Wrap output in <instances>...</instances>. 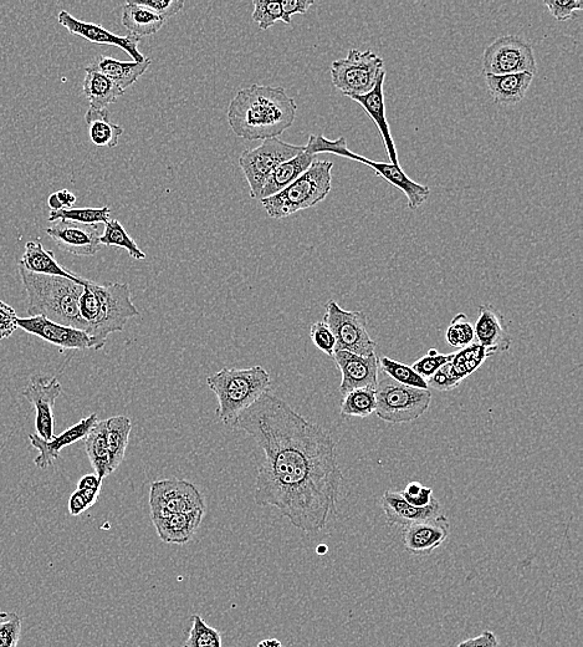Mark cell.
<instances>
[{"label": "cell", "instance_id": "cell-1", "mask_svg": "<svg viewBox=\"0 0 583 647\" xmlns=\"http://www.w3.org/2000/svg\"><path fill=\"white\" fill-rule=\"evenodd\" d=\"M233 427L247 432L265 453L255 482V503L279 509L300 531L324 529L336 512L344 478L330 433L270 392Z\"/></svg>", "mask_w": 583, "mask_h": 647}, {"label": "cell", "instance_id": "cell-2", "mask_svg": "<svg viewBox=\"0 0 583 647\" xmlns=\"http://www.w3.org/2000/svg\"><path fill=\"white\" fill-rule=\"evenodd\" d=\"M295 100L284 88L254 84L239 90L228 109L230 129L248 141L278 139L296 117Z\"/></svg>", "mask_w": 583, "mask_h": 647}, {"label": "cell", "instance_id": "cell-3", "mask_svg": "<svg viewBox=\"0 0 583 647\" xmlns=\"http://www.w3.org/2000/svg\"><path fill=\"white\" fill-rule=\"evenodd\" d=\"M79 312L94 350L104 349L111 334L124 331L127 322L140 315L132 302L129 284H97L88 279L79 300Z\"/></svg>", "mask_w": 583, "mask_h": 647}, {"label": "cell", "instance_id": "cell-4", "mask_svg": "<svg viewBox=\"0 0 583 647\" xmlns=\"http://www.w3.org/2000/svg\"><path fill=\"white\" fill-rule=\"evenodd\" d=\"M19 275L28 295L30 317L40 315L51 322L71 326L86 333L88 328L79 312V300L84 284L66 278L29 273L22 267H19Z\"/></svg>", "mask_w": 583, "mask_h": 647}, {"label": "cell", "instance_id": "cell-5", "mask_svg": "<svg viewBox=\"0 0 583 647\" xmlns=\"http://www.w3.org/2000/svg\"><path fill=\"white\" fill-rule=\"evenodd\" d=\"M217 396V417L224 425L234 426L238 417L269 392L270 375L262 366L249 369H222L207 379Z\"/></svg>", "mask_w": 583, "mask_h": 647}, {"label": "cell", "instance_id": "cell-6", "mask_svg": "<svg viewBox=\"0 0 583 647\" xmlns=\"http://www.w3.org/2000/svg\"><path fill=\"white\" fill-rule=\"evenodd\" d=\"M332 167L334 163L330 161H315L285 190L260 201L264 210L271 218L283 219L319 205L331 192Z\"/></svg>", "mask_w": 583, "mask_h": 647}, {"label": "cell", "instance_id": "cell-7", "mask_svg": "<svg viewBox=\"0 0 583 647\" xmlns=\"http://www.w3.org/2000/svg\"><path fill=\"white\" fill-rule=\"evenodd\" d=\"M305 151L314 156L319 154H332L346 157V159L370 166L376 172L377 176L382 177L383 180L391 183L392 186H395L406 195L409 210L417 211L418 208H421L427 202L429 196H431V188L411 180L404 173L401 166H395L392 163L386 162H376L352 152L347 147L345 137H340L339 140L332 141L326 139L324 135H310L308 144L305 146Z\"/></svg>", "mask_w": 583, "mask_h": 647}, {"label": "cell", "instance_id": "cell-8", "mask_svg": "<svg viewBox=\"0 0 583 647\" xmlns=\"http://www.w3.org/2000/svg\"><path fill=\"white\" fill-rule=\"evenodd\" d=\"M376 415L388 424H407L426 414L432 392L400 384L386 375L376 387Z\"/></svg>", "mask_w": 583, "mask_h": 647}, {"label": "cell", "instance_id": "cell-9", "mask_svg": "<svg viewBox=\"0 0 583 647\" xmlns=\"http://www.w3.org/2000/svg\"><path fill=\"white\" fill-rule=\"evenodd\" d=\"M385 71V61L372 50L351 49L346 59L331 64V79L337 90L351 98L371 93Z\"/></svg>", "mask_w": 583, "mask_h": 647}, {"label": "cell", "instance_id": "cell-10", "mask_svg": "<svg viewBox=\"0 0 583 647\" xmlns=\"http://www.w3.org/2000/svg\"><path fill=\"white\" fill-rule=\"evenodd\" d=\"M305 146L286 144L279 139L264 140L255 149L245 150L240 156L239 166L247 178L250 197L259 200L265 183L275 168L304 152Z\"/></svg>", "mask_w": 583, "mask_h": 647}, {"label": "cell", "instance_id": "cell-11", "mask_svg": "<svg viewBox=\"0 0 583 647\" xmlns=\"http://www.w3.org/2000/svg\"><path fill=\"white\" fill-rule=\"evenodd\" d=\"M324 320L335 335L336 350L349 351L359 356L376 354V343L367 331V315L361 310L342 309L335 300L326 304ZM335 350V351H336Z\"/></svg>", "mask_w": 583, "mask_h": 647}, {"label": "cell", "instance_id": "cell-12", "mask_svg": "<svg viewBox=\"0 0 583 647\" xmlns=\"http://www.w3.org/2000/svg\"><path fill=\"white\" fill-rule=\"evenodd\" d=\"M484 75H510L538 73L534 49L531 44L516 35L494 40L483 55Z\"/></svg>", "mask_w": 583, "mask_h": 647}, {"label": "cell", "instance_id": "cell-13", "mask_svg": "<svg viewBox=\"0 0 583 647\" xmlns=\"http://www.w3.org/2000/svg\"><path fill=\"white\" fill-rule=\"evenodd\" d=\"M151 518L206 509V502L193 483L178 478L153 482L150 488Z\"/></svg>", "mask_w": 583, "mask_h": 647}, {"label": "cell", "instance_id": "cell-14", "mask_svg": "<svg viewBox=\"0 0 583 647\" xmlns=\"http://www.w3.org/2000/svg\"><path fill=\"white\" fill-rule=\"evenodd\" d=\"M61 391H63V386L58 379L34 376L30 385L23 392L25 399L32 402L35 407L37 435L45 441H51L54 438V407Z\"/></svg>", "mask_w": 583, "mask_h": 647}, {"label": "cell", "instance_id": "cell-15", "mask_svg": "<svg viewBox=\"0 0 583 647\" xmlns=\"http://www.w3.org/2000/svg\"><path fill=\"white\" fill-rule=\"evenodd\" d=\"M46 234L63 249L78 257H94L100 251L101 243L97 224H81L58 221L46 228Z\"/></svg>", "mask_w": 583, "mask_h": 647}, {"label": "cell", "instance_id": "cell-16", "mask_svg": "<svg viewBox=\"0 0 583 647\" xmlns=\"http://www.w3.org/2000/svg\"><path fill=\"white\" fill-rule=\"evenodd\" d=\"M18 328L61 349L86 350L94 348L90 335L85 331L51 322L40 315L18 318Z\"/></svg>", "mask_w": 583, "mask_h": 647}, {"label": "cell", "instance_id": "cell-17", "mask_svg": "<svg viewBox=\"0 0 583 647\" xmlns=\"http://www.w3.org/2000/svg\"><path fill=\"white\" fill-rule=\"evenodd\" d=\"M332 359L335 360L341 371L342 380L340 391L342 395L349 394L356 389L376 390L378 384V358L377 355L359 356L349 351L336 350Z\"/></svg>", "mask_w": 583, "mask_h": 647}, {"label": "cell", "instance_id": "cell-18", "mask_svg": "<svg viewBox=\"0 0 583 647\" xmlns=\"http://www.w3.org/2000/svg\"><path fill=\"white\" fill-rule=\"evenodd\" d=\"M59 24L69 30L70 34L79 35V37L88 40L90 43L100 45H114V47L121 48L129 54L135 63H142L145 61V55L138 50V43L141 39L134 37V35H126L120 37L109 30L102 28L99 24L85 23L73 17V15L61 10L58 15Z\"/></svg>", "mask_w": 583, "mask_h": 647}, {"label": "cell", "instance_id": "cell-19", "mask_svg": "<svg viewBox=\"0 0 583 647\" xmlns=\"http://www.w3.org/2000/svg\"><path fill=\"white\" fill-rule=\"evenodd\" d=\"M450 534L448 518L442 514L428 521L409 524L404 527V549L413 555H429L446 542Z\"/></svg>", "mask_w": 583, "mask_h": 647}, {"label": "cell", "instance_id": "cell-20", "mask_svg": "<svg viewBox=\"0 0 583 647\" xmlns=\"http://www.w3.org/2000/svg\"><path fill=\"white\" fill-rule=\"evenodd\" d=\"M97 421H99V417L96 414H91L85 417V419L80 420L78 424L71 426L70 429L64 431L61 435L54 436L51 441H45L37 433H32L29 436L30 443L40 452V455L34 460L35 466L40 468V470H46V468L53 466L54 462L60 457L61 450L84 440L92 427L96 425Z\"/></svg>", "mask_w": 583, "mask_h": 647}, {"label": "cell", "instance_id": "cell-21", "mask_svg": "<svg viewBox=\"0 0 583 647\" xmlns=\"http://www.w3.org/2000/svg\"><path fill=\"white\" fill-rule=\"evenodd\" d=\"M474 343L484 346L493 355L508 351L511 338L503 315L492 304L479 307V317L474 326Z\"/></svg>", "mask_w": 583, "mask_h": 647}, {"label": "cell", "instance_id": "cell-22", "mask_svg": "<svg viewBox=\"0 0 583 647\" xmlns=\"http://www.w3.org/2000/svg\"><path fill=\"white\" fill-rule=\"evenodd\" d=\"M382 507L388 523L393 526L407 527L409 524L428 521L443 514L437 499H434L428 507L417 508L406 502L401 492H385L382 497Z\"/></svg>", "mask_w": 583, "mask_h": 647}, {"label": "cell", "instance_id": "cell-23", "mask_svg": "<svg viewBox=\"0 0 583 647\" xmlns=\"http://www.w3.org/2000/svg\"><path fill=\"white\" fill-rule=\"evenodd\" d=\"M386 71L382 73L380 78H378L375 88L366 95L362 96H351L350 99L356 101L357 104H360L370 115L373 122L378 127V130L381 132L383 145H385L387 150V155L390 157L392 165L401 166L400 161H398V155L395 145V140L392 139L391 127L388 125L386 117V104H385V95H383V85H385Z\"/></svg>", "mask_w": 583, "mask_h": 647}, {"label": "cell", "instance_id": "cell-24", "mask_svg": "<svg viewBox=\"0 0 583 647\" xmlns=\"http://www.w3.org/2000/svg\"><path fill=\"white\" fill-rule=\"evenodd\" d=\"M206 509L173 516L152 518L158 537L167 544H186L194 537L201 526Z\"/></svg>", "mask_w": 583, "mask_h": 647}, {"label": "cell", "instance_id": "cell-25", "mask_svg": "<svg viewBox=\"0 0 583 647\" xmlns=\"http://www.w3.org/2000/svg\"><path fill=\"white\" fill-rule=\"evenodd\" d=\"M151 64L152 60L148 58L142 63H135V61H120L112 59L110 56L100 55L92 60L86 69L105 75L106 78L114 81L122 91H125L146 73Z\"/></svg>", "mask_w": 583, "mask_h": 647}, {"label": "cell", "instance_id": "cell-26", "mask_svg": "<svg viewBox=\"0 0 583 647\" xmlns=\"http://www.w3.org/2000/svg\"><path fill=\"white\" fill-rule=\"evenodd\" d=\"M19 267L33 274L66 278L80 284L85 282V279L60 266L56 261L55 254L51 251H46L40 241H30L25 244V252L19 261Z\"/></svg>", "mask_w": 583, "mask_h": 647}, {"label": "cell", "instance_id": "cell-27", "mask_svg": "<svg viewBox=\"0 0 583 647\" xmlns=\"http://www.w3.org/2000/svg\"><path fill=\"white\" fill-rule=\"evenodd\" d=\"M534 75L529 73L510 75H485V81L494 103L514 106L525 99L533 83Z\"/></svg>", "mask_w": 583, "mask_h": 647}, {"label": "cell", "instance_id": "cell-28", "mask_svg": "<svg viewBox=\"0 0 583 647\" xmlns=\"http://www.w3.org/2000/svg\"><path fill=\"white\" fill-rule=\"evenodd\" d=\"M316 161V156L301 152L300 155L294 157L289 161L281 163L271 173L269 180L265 183L262 193H260L259 200L264 198L278 195L279 192L285 190L295 180L309 170L310 166Z\"/></svg>", "mask_w": 583, "mask_h": 647}, {"label": "cell", "instance_id": "cell-29", "mask_svg": "<svg viewBox=\"0 0 583 647\" xmlns=\"http://www.w3.org/2000/svg\"><path fill=\"white\" fill-rule=\"evenodd\" d=\"M85 71L83 91L86 99L89 100L90 109L105 110L125 94V91H122L114 81L106 78L105 75L89 69H85Z\"/></svg>", "mask_w": 583, "mask_h": 647}, {"label": "cell", "instance_id": "cell-30", "mask_svg": "<svg viewBox=\"0 0 583 647\" xmlns=\"http://www.w3.org/2000/svg\"><path fill=\"white\" fill-rule=\"evenodd\" d=\"M105 421L110 472L114 473L125 460L132 431V421L127 416H114Z\"/></svg>", "mask_w": 583, "mask_h": 647}, {"label": "cell", "instance_id": "cell-31", "mask_svg": "<svg viewBox=\"0 0 583 647\" xmlns=\"http://www.w3.org/2000/svg\"><path fill=\"white\" fill-rule=\"evenodd\" d=\"M85 120L89 126L92 144L97 147H106V149H114L119 145L120 136L124 134V127L111 122L109 109H89L86 112Z\"/></svg>", "mask_w": 583, "mask_h": 647}, {"label": "cell", "instance_id": "cell-32", "mask_svg": "<svg viewBox=\"0 0 583 647\" xmlns=\"http://www.w3.org/2000/svg\"><path fill=\"white\" fill-rule=\"evenodd\" d=\"M121 22L129 30L130 35H134L138 39L151 37L165 24V20L152 13L151 10L140 7V5L132 3L131 0L122 9Z\"/></svg>", "mask_w": 583, "mask_h": 647}, {"label": "cell", "instance_id": "cell-33", "mask_svg": "<svg viewBox=\"0 0 583 647\" xmlns=\"http://www.w3.org/2000/svg\"><path fill=\"white\" fill-rule=\"evenodd\" d=\"M85 451L95 475L104 481V478L111 475L109 450H107L106 421H97L88 435L84 438Z\"/></svg>", "mask_w": 583, "mask_h": 647}, {"label": "cell", "instance_id": "cell-34", "mask_svg": "<svg viewBox=\"0 0 583 647\" xmlns=\"http://www.w3.org/2000/svg\"><path fill=\"white\" fill-rule=\"evenodd\" d=\"M492 355L484 346L473 343L455 353L453 359L450 360V365L459 379L463 381L474 374Z\"/></svg>", "mask_w": 583, "mask_h": 647}, {"label": "cell", "instance_id": "cell-35", "mask_svg": "<svg viewBox=\"0 0 583 647\" xmlns=\"http://www.w3.org/2000/svg\"><path fill=\"white\" fill-rule=\"evenodd\" d=\"M101 246L122 248L130 254L135 261H142L146 258L137 243L117 219L105 223V232L100 237Z\"/></svg>", "mask_w": 583, "mask_h": 647}, {"label": "cell", "instance_id": "cell-36", "mask_svg": "<svg viewBox=\"0 0 583 647\" xmlns=\"http://www.w3.org/2000/svg\"><path fill=\"white\" fill-rule=\"evenodd\" d=\"M376 411V391L373 389H356L344 395L341 405L342 417H360L366 419Z\"/></svg>", "mask_w": 583, "mask_h": 647}, {"label": "cell", "instance_id": "cell-37", "mask_svg": "<svg viewBox=\"0 0 583 647\" xmlns=\"http://www.w3.org/2000/svg\"><path fill=\"white\" fill-rule=\"evenodd\" d=\"M110 207L69 208V210L51 211L50 222L70 221L81 224H99L110 221Z\"/></svg>", "mask_w": 583, "mask_h": 647}, {"label": "cell", "instance_id": "cell-38", "mask_svg": "<svg viewBox=\"0 0 583 647\" xmlns=\"http://www.w3.org/2000/svg\"><path fill=\"white\" fill-rule=\"evenodd\" d=\"M378 366H380L383 374L387 375L388 378L400 382L402 385L416 387V389L429 390L427 380L421 378V376L412 369V366L402 364L400 361L387 358V356H383V358L378 359Z\"/></svg>", "mask_w": 583, "mask_h": 647}, {"label": "cell", "instance_id": "cell-39", "mask_svg": "<svg viewBox=\"0 0 583 647\" xmlns=\"http://www.w3.org/2000/svg\"><path fill=\"white\" fill-rule=\"evenodd\" d=\"M184 647H222V636L209 626L201 616L194 615L192 628Z\"/></svg>", "mask_w": 583, "mask_h": 647}, {"label": "cell", "instance_id": "cell-40", "mask_svg": "<svg viewBox=\"0 0 583 647\" xmlns=\"http://www.w3.org/2000/svg\"><path fill=\"white\" fill-rule=\"evenodd\" d=\"M446 339L455 349H464L474 343V326L469 322L467 315H455L448 326Z\"/></svg>", "mask_w": 583, "mask_h": 647}, {"label": "cell", "instance_id": "cell-41", "mask_svg": "<svg viewBox=\"0 0 583 647\" xmlns=\"http://www.w3.org/2000/svg\"><path fill=\"white\" fill-rule=\"evenodd\" d=\"M253 22L259 25L262 30H268L283 17V9L280 2H269V0H254Z\"/></svg>", "mask_w": 583, "mask_h": 647}, {"label": "cell", "instance_id": "cell-42", "mask_svg": "<svg viewBox=\"0 0 583 647\" xmlns=\"http://www.w3.org/2000/svg\"><path fill=\"white\" fill-rule=\"evenodd\" d=\"M22 618L15 613H0V647H18Z\"/></svg>", "mask_w": 583, "mask_h": 647}, {"label": "cell", "instance_id": "cell-43", "mask_svg": "<svg viewBox=\"0 0 583 647\" xmlns=\"http://www.w3.org/2000/svg\"><path fill=\"white\" fill-rule=\"evenodd\" d=\"M454 354H439L437 349H431L426 356L412 365V369L424 380H429L443 365L453 359Z\"/></svg>", "mask_w": 583, "mask_h": 647}, {"label": "cell", "instance_id": "cell-44", "mask_svg": "<svg viewBox=\"0 0 583 647\" xmlns=\"http://www.w3.org/2000/svg\"><path fill=\"white\" fill-rule=\"evenodd\" d=\"M131 2L151 10L152 13L158 15L165 22L182 12L184 8L183 0H131Z\"/></svg>", "mask_w": 583, "mask_h": 647}, {"label": "cell", "instance_id": "cell-45", "mask_svg": "<svg viewBox=\"0 0 583 647\" xmlns=\"http://www.w3.org/2000/svg\"><path fill=\"white\" fill-rule=\"evenodd\" d=\"M310 338L316 348L322 351V353L331 356V358L334 356L336 339L329 325L325 322H317L311 325Z\"/></svg>", "mask_w": 583, "mask_h": 647}, {"label": "cell", "instance_id": "cell-46", "mask_svg": "<svg viewBox=\"0 0 583 647\" xmlns=\"http://www.w3.org/2000/svg\"><path fill=\"white\" fill-rule=\"evenodd\" d=\"M99 489H76L69 499V513L73 517L88 511L99 499Z\"/></svg>", "mask_w": 583, "mask_h": 647}, {"label": "cell", "instance_id": "cell-47", "mask_svg": "<svg viewBox=\"0 0 583 647\" xmlns=\"http://www.w3.org/2000/svg\"><path fill=\"white\" fill-rule=\"evenodd\" d=\"M544 4L559 22L576 18L575 12L583 9L582 0H545Z\"/></svg>", "mask_w": 583, "mask_h": 647}, {"label": "cell", "instance_id": "cell-48", "mask_svg": "<svg viewBox=\"0 0 583 647\" xmlns=\"http://www.w3.org/2000/svg\"><path fill=\"white\" fill-rule=\"evenodd\" d=\"M401 494L406 502L417 508L428 507L436 499L433 498V489L424 487L419 482L408 483Z\"/></svg>", "mask_w": 583, "mask_h": 647}, {"label": "cell", "instance_id": "cell-49", "mask_svg": "<svg viewBox=\"0 0 583 647\" xmlns=\"http://www.w3.org/2000/svg\"><path fill=\"white\" fill-rule=\"evenodd\" d=\"M427 382L428 385L433 386L434 389H437L438 391H450L455 389V387H458L462 380H460L459 376L455 374L449 361V363L443 365L442 368L439 369Z\"/></svg>", "mask_w": 583, "mask_h": 647}, {"label": "cell", "instance_id": "cell-50", "mask_svg": "<svg viewBox=\"0 0 583 647\" xmlns=\"http://www.w3.org/2000/svg\"><path fill=\"white\" fill-rule=\"evenodd\" d=\"M17 329V313L10 305L0 300V340L8 339Z\"/></svg>", "mask_w": 583, "mask_h": 647}, {"label": "cell", "instance_id": "cell-51", "mask_svg": "<svg viewBox=\"0 0 583 647\" xmlns=\"http://www.w3.org/2000/svg\"><path fill=\"white\" fill-rule=\"evenodd\" d=\"M280 5L281 9H283L281 22L290 24L293 15L308 13V10L313 7L314 2L313 0H284V2H280Z\"/></svg>", "mask_w": 583, "mask_h": 647}, {"label": "cell", "instance_id": "cell-52", "mask_svg": "<svg viewBox=\"0 0 583 647\" xmlns=\"http://www.w3.org/2000/svg\"><path fill=\"white\" fill-rule=\"evenodd\" d=\"M458 647H500V645L493 631L485 630L477 638L465 640Z\"/></svg>", "mask_w": 583, "mask_h": 647}, {"label": "cell", "instance_id": "cell-53", "mask_svg": "<svg viewBox=\"0 0 583 647\" xmlns=\"http://www.w3.org/2000/svg\"><path fill=\"white\" fill-rule=\"evenodd\" d=\"M55 193L56 197H58L61 207H63V210H69V208H73L76 203V196L73 192H70L69 190H60Z\"/></svg>", "mask_w": 583, "mask_h": 647}, {"label": "cell", "instance_id": "cell-54", "mask_svg": "<svg viewBox=\"0 0 583 647\" xmlns=\"http://www.w3.org/2000/svg\"><path fill=\"white\" fill-rule=\"evenodd\" d=\"M102 481L96 475H86L78 483V489H99L101 491Z\"/></svg>", "mask_w": 583, "mask_h": 647}, {"label": "cell", "instance_id": "cell-55", "mask_svg": "<svg viewBox=\"0 0 583 647\" xmlns=\"http://www.w3.org/2000/svg\"><path fill=\"white\" fill-rule=\"evenodd\" d=\"M48 205L51 211L63 210V207H61L58 197H56V193H53V195L49 196Z\"/></svg>", "mask_w": 583, "mask_h": 647}, {"label": "cell", "instance_id": "cell-56", "mask_svg": "<svg viewBox=\"0 0 583 647\" xmlns=\"http://www.w3.org/2000/svg\"><path fill=\"white\" fill-rule=\"evenodd\" d=\"M257 647H284L279 640L276 639H267L260 641Z\"/></svg>", "mask_w": 583, "mask_h": 647}, {"label": "cell", "instance_id": "cell-57", "mask_svg": "<svg viewBox=\"0 0 583 647\" xmlns=\"http://www.w3.org/2000/svg\"><path fill=\"white\" fill-rule=\"evenodd\" d=\"M317 554L324 555L327 553V545L320 544L319 547L316 549Z\"/></svg>", "mask_w": 583, "mask_h": 647}]
</instances>
